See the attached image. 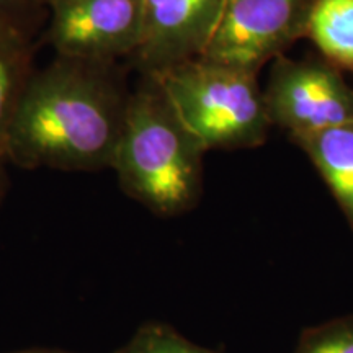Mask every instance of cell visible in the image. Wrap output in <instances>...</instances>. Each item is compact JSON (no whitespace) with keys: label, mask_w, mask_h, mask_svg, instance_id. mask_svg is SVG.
Wrapping results in <instances>:
<instances>
[{"label":"cell","mask_w":353,"mask_h":353,"mask_svg":"<svg viewBox=\"0 0 353 353\" xmlns=\"http://www.w3.org/2000/svg\"><path fill=\"white\" fill-rule=\"evenodd\" d=\"M149 77L206 152L267 141L272 123L255 74L198 57Z\"/></svg>","instance_id":"obj_3"},{"label":"cell","mask_w":353,"mask_h":353,"mask_svg":"<svg viewBox=\"0 0 353 353\" xmlns=\"http://www.w3.org/2000/svg\"><path fill=\"white\" fill-rule=\"evenodd\" d=\"M306 38L329 64L353 70V0H314Z\"/></svg>","instance_id":"obj_9"},{"label":"cell","mask_w":353,"mask_h":353,"mask_svg":"<svg viewBox=\"0 0 353 353\" xmlns=\"http://www.w3.org/2000/svg\"><path fill=\"white\" fill-rule=\"evenodd\" d=\"M294 353H353V314L304 330Z\"/></svg>","instance_id":"obj_12"},{"label":"cell","mask_w":353,"mask_h":353,"mask_svg":"<svg viewBox=\"0 0 353 353\" xmlns=\"http://www.w3.org/2000/svg\"><path fill=\"white\" fill-rule=\"evenodd\" d=\"M13 353H76V352H65V350H50V348H37V350H23V352H13Z\"/></svg>","instance_id":"obj_14"},{"label":"cell","mask_w":353,"mask_h":353,"mask_svg":"<svg viewBox=\"0 0 353 353\" xmlns=\"http://www.w3.org/2000/svg\"><path fill=\"white\" fill-rule=\"evenodd\" d=\"M50 8L48 41L57 57L108 64L138 50L143 0H69Z\"/></svg>","instance_id":"obj_6"},{"label":"cell","mask_w":353,"mask_h":353,"mask_svg":"<svg viewBox=\"0 0 353 353\" xmlns=\"http://www.w3.org/2000/svg\"><path fill=\"white\" fill-rule=\"evenodd\" d=\"M223 6L224 0H143V34L132 56L144 76L201 57Z\"/></svg>","instance_id":"obj_7"},{"label":"cell","mask_w":353,"mask_h":353,"mask_svg":"<svg viewBox=\"0 0 353 353\" xmlns=\"http://www.w3.org/2000/svg\"><path fill=\"white\" fill-rule=\"evenodd\" d=\"M32 2H39V0H32Z\"/></svg>","instance_id":"obj_17"},{"label":"cell","mask_w":353,"mask_h":353,"mask_svg":"<svg viewBox=\"0 0 353 353\" xmlns=\"http://www.w3.org/2000/svg\"><path fill=\"white\" fill-rule=\"evenodd\" d=\"M23 25V21L0 17V154L13 110L32 76Z\"/></svg>","instance_id":"obj_10"},{"label":"cell","mask_w":353,"mask_h":353,"mask_svg":"<svg viewBox=\"0 0 353 353\" xmlns=\"http://www.w3.org/2000/svg\"><path fill=\"white\" fill-rule=\"evenodd\" d=\"M314 0H224L218 26L201 59L259 76L265 64L306 38Z\"/></svg>","instance_id":"obj_5"},{"label":"cell","mask_w":353,"mask_h":353,"mask_svg":"<svg viewBox=\"0 0 353 353\" xmlns=\"http://www.w3.org/2000/svg\"><path fill=\"white\" fill-rule=\"evenodd\" d=\"M114 353H219L201 347L176 332L172 325L149 322Z\"/></svg>","instance_id":"obj_11"},{"label":"cell","mask_w":353,"mask_h":353,"mask_svg":"<svg viewBox=\"0 0 353 353\" xmlns=\"http://www.w3.org/2000/svg\"><path fill=\"white\" fill-rule=\"evenodd\" d=\"M39 2H46L48 6L52 7V6H57V3H64V2H69V0H39Z\"/></svg>","instance_id":"obj_16"},{"label":"cell","mask_w":353,"mask_h":353,"mask_svg":"<svg viewBox=\"0 0 353 353\" xmlns=\"http://www.w3.org/2000/svg\"><path fill=\"white\" fill-rule=\"evenodd\" d=\"M291 141L319 172L353 232V123Z\"/></svg>","instance_id":"obj_8"},{"label":"cell","mask_w":353,"mask_h":353,"mask_svg":"<svg viewBox=\"0 0 353 353\" xmlns=\"http://www.w3.org/2000/svg\"><path fill=\"white\" fill-rule=\"evenodd\" d=\"M263 99L272 126L285 130L290 139L353 123V88L324 59L276 57Z\"/></svg>","instance_id":"obj_4"},{"label":"cell","mask_w":353,"mask_h":353,"mask_svg":"<svg viewBox=\"0 0 353 353\" xmlns=\"http://www.w3.org/2000/svg\"><path fill=\"white\" fill-rule=\"evenodd\" d=\"M30 3L32 0H0V17H7V19L25 23V12Z\"/></svg>","instance_id":"obj_13"},{"label":"cell","mask_w":353,"mask_h":353,"mask_svg":"<svg viewBox=\"0 0 353 353\" xmlns=\"http://www.w3.org/2000/svg\"><path fill=\"white\" fill-rule=\"evenodd\" d=\"M128 97L103 64L57 59L32 74L3 139V159L23 169H112Z\"/></svg>","instance_id":"obj_1"},{"label":"cell","mask_w":353,"mask_h":353,"mask_svg":"<svg viewBox=\"0 0 353 353\" xmlns=\"http://www.w3.org/2000/svg\"><path fill=\"white\" fill-rule=\"evenodd\" d=\"M3 156L0 154V195H2V190H3V183H6V174H3Z\"/></svg>","instance_id":"obj_15"},{"label":"cell","mask_w":353,"mask_h":353,"mask_svg":"<svg viewBox=\"0 0 353 353\" xmlns=\"http://www.w3.org/2000/svg\"><path fill=\"white\" fill-rule=\"evenodd\" d=\"M206 151L182 125L152 77L128 97L112 169L128 196L152 213L179 216L196 206Z\"/></svg>","instance_id":"obj_2"}]
</instances>
